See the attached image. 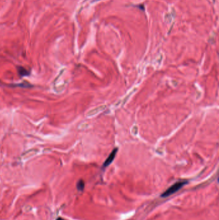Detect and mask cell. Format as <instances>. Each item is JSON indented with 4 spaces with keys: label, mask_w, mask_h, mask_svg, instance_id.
<instances>
[{
    "label": "cell",
    "mask_w": 219,
    "mask_h": 220,
    "mask_svg": "<svg viewBox=\"0 0 219 220\" xmlns=\"http://www.w3.org/2000/svg\"><path fill=\"white\" fill-rule=\"evenodd\" d=\"M188 183L187 181H182V182H179L176 183H174L173 185H171L170 187L166 191L161 194L162 197H167L170 196L171 194H172L175 192L178 191L182 187H183L185 184H187Z\"/></svg>",
    "instance_id": "1"
},
{
    "label": "cell",
    "mask_w": 219,
    "mask_h": 220,
    "mask_svg": "<svg viewBox=\"0 0 219 220\" xmlns=\"http://www.w3.org/2000/svg\"><path fill=\"white\" fill-rule=\"evenodd\" d=\"M117 151H118V149L116 148V149H115L111 152V153L110 154V155H109V156H108L106 160H105V162H104V164L103 165V167H107V166H109V165H110L113 162V160H114L116 156V153H117Z\"/></svg>",
    "instance_id": "2"
},
{
    "label": "cell",
    "mask_w": 219,
    "mask_h": 220,
    "mask_svg": "<svg viewBox=\"0 0 219 220\" xmlns=\"http://www.w3.org/2000/svg\"><path fill=\"white\" fill-rule=\"evenodd\" d=\"M17 72H18V73L21 76V77H23V76H27L28 75L29 73V72H28L26 69L24 68L23 67H18L17 68Z\"/></svg>",
    "instance_id": "3"
},
{
    "label": "cell",
    "mask_w": 219,
    "mask_h": 220,
    "mask_svg": "<svg viewBox=\"0 0 219 220\" xmlns=\"http://www.w3.org/2000/svg\"><path fill=\"white\" fill-rule=\"evenodd\" d=\"M84 187V182L82 180H80L77 183V188L79 190H83Z\"/></svg>",
    "instance_id": "4"
}]
</instances>
